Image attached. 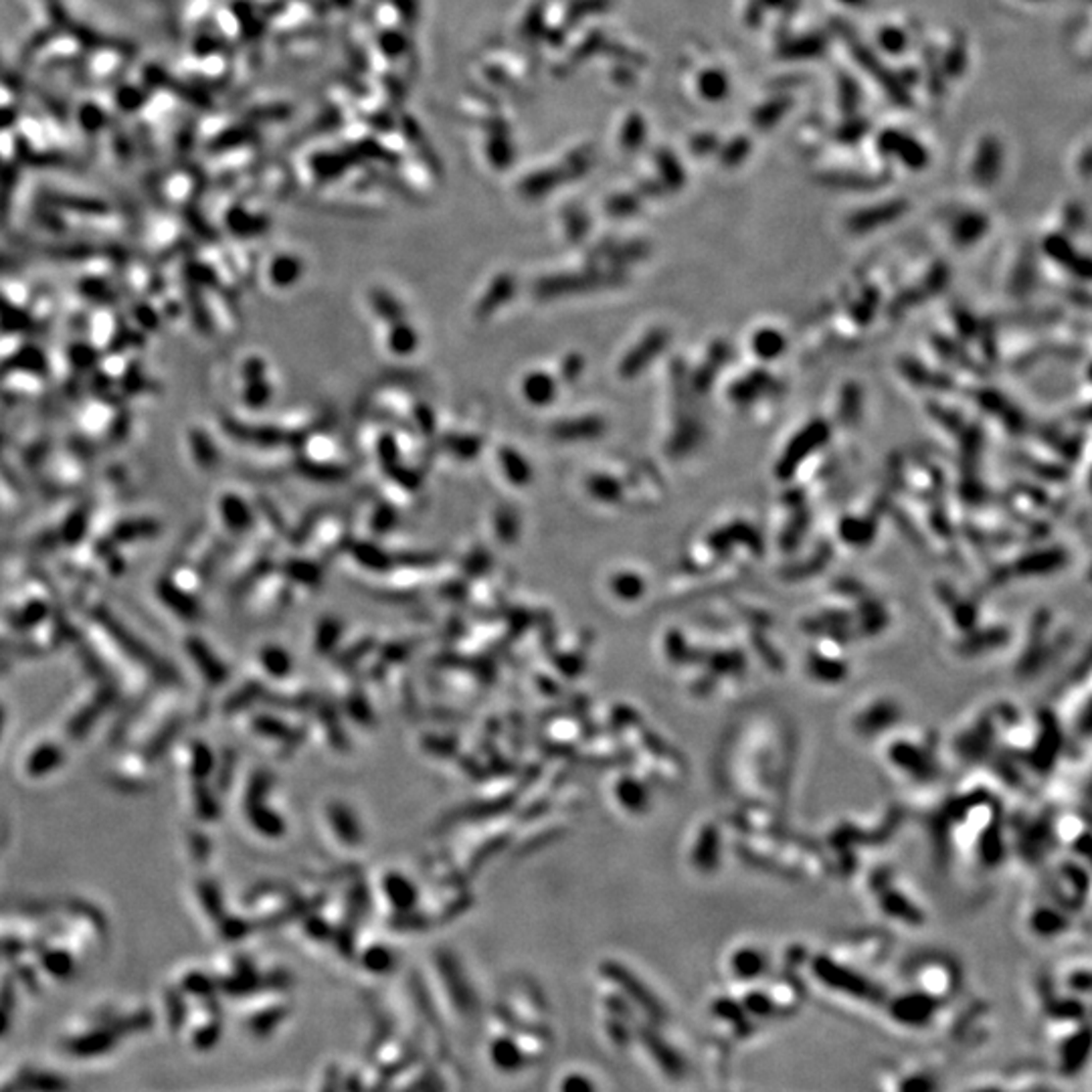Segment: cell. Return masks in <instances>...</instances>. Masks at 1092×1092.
Listing matches in <instances>:
<instances>
[{"mask_svg":"<svg viewBox=\"0 0 1092 1092\" xmlns=\"http://www.w3.org/2000/svg\"><path fill=\"white\" fill-rule=\"evenodd\" d=\"M989 229V221L983 213H963L953 223V237L959 245H971L973 241L981 239Z\"/></svg>","mask_w":1092,"mask_h":1092,"instance_id":"obj_8","label":"cell"},{"mask_svg":"<svg viewBox=\"0 0 1092 1092\" xmlns=\"http://www.w3.org/2000/svg\"><path fill=\"white\" fill-rule=\"evenodd\" d=\"M761 3H763L765 11H785V13H791V11H795V9L801 5V0H761Z\"/></svg>","mask_w":1092,"mask_h":1092,"instance_id":"obj_15","label":"cell"},{"mask_svg":"<svg viewBox=\"0 0 1092 1092\" xmlns=\"http://www.w3.org/2000/svg\"><path fill=\"white\" fill-rule=\"evenodd\" d=\"M719 150H720V163H722V167H726V169H736V167H741V165L745 163V160L749 158V154H751V150H753V144H751V140H749L747 136L741 134V136H734V138H730L728 142L720 144Z\"/></svg>","mask_w":1092,"mask_h":1092,"instance_id":"obj_11","label":"cell"},{"mask_svg":"<svg viewBox=\"0 0 1092 1092\" xmlns=\"http://www.w3.org/2000/svg\"><path fill=\"white\" fill-rule=\"evenodd\" d=\"M1023 3H1042V0H1023Z\"/></svg>","mask_w":1092,"mask_h":1092,"instance_id":"obj_18","label":"cell"},{"mask_svg":"<svg viewBox=\"0 0 1092 1092\" xmlns=\"http://www.w3.org/2000/svg\"><path fill=\"white\" fill-rule=\"evenodd\" d=\"M876 148L882 156L896 160L898 165L909 171H924L930 165L928 148L913 134L901 127H886L876 138Z\"/></svg>","mask_w":1092,"mask_h":1092,"instance_id":"obj_2","label":"cell"},{"mask_svg":"<svg viewBox=\"0 0 1092 1092\" xmlns=\"http://www.w3.org/2000/svg\"><path fill=\"white\" fill-rule=\"evenodd\" d=\"M793 108V100L789 95L781 93L775 95V98L765 100L755 112H753V124L759 127V130L767 132L770 127H775Z\"/></svg>","mask_w":1092,"mask_h":1092,"instance_id":"obj_7","label":"cell"},{"mask_svg":"<svg viewBox=\"0 0 1092 1092\" xmlns=\"http://www.w3.org/2000/svg\"><path fill=\"white\" fill-rule=\"evenodd\" d=\"M907 209L909 203L905 199H892V201L872 205L869 209H860L848 219V229H852L854 233H870L896 219H901L907 213Z\"/></svg>","mask_w":1092,"mask_h":1092,"instance_id":"obj_4","label":"cell"},{"mask_svg":"<svg viewBox=\"0 0 1092 1092\" xmlns=\"http://www.w3.org/2000/svg\"><path fill=\"white\" fill-rule=\"evenodd\" d=\"M565 1092H593V1086L581 1076H571L565 1082Z\"/></svg>","mask_w":1092,"mask_h":1092,"instance_id":"obj_16","label":"cell"},{"mask_svg":"<svg viewBox=\"0 0 1092 1092\" xmlns=\"http://www.w3.org/2000/svg\"><path fill=\"white\" fill-rule=\"evenodd\" d=\"M696 89H698V95L704 102L720 104L730 95L732 83H730L728 74L722 68H709V70H702L698 74Z\"/></svg>","mask_w":1092,"mask_h":1092,"instance_id":"obj_6","label":"cell"},{"mask_svg":"<svg viewBox=\"0 0 1092 1092\" xmlns=\"http://www.w3.org/2000/svg\"><path fill=\"white\" fill-rule=\"evenodd\" d=\"M838 104L842 108V112L846 116H854L858 114V108L862 104V87L860 83L850 77V75H840L838 81Z\"/></svg>","mask_w":1092,"mask_h":1092,"instance_id":"obj_12","label":"cell"},{"mask_svg":"<svg viewBox=\"0 0 1092 1092\" xmlns=\"http://www.w3.org/2000/svg\"><path fill=\"white\" fill-rule=\"evenodd\" d=\"M1004 171V144L998 136L985 134L973 152L971 176L979 186H991L1000 180Z\"/></svg>","mask_w":1092,"mask_h":1092,"instance_id":"obj_3","label":"cell"},{"mask_svg":"<svg viewBox=\"0 0 1092 1092\" xmlns=\"http://www.w3.org/2000/svg\"><path fill=\"white\" fill-rule=\"evenodd\" d=\"M827 49V41L823 35L819 33H808V35H801V37H793L787 39L779 45V57L785 61H810V59H818L825 53Z\"/></svg>","mask_w":1092,"mask_h":1092,"instance_id":"obj_5","label":"cell"},{"mask_svg":"<svg viewBox=\"0 0 1092 1092\" xmlns=\"http://www.w3.org/2000/svg\"><path fill=\"white\" fill-rule=\"evenodd\" d=\"M838 33L844 37V41H846V45H848V49H850L852 57L856 59L858 66L886 91V95L894 104H898V106H911L913 104L909 87L903 85V81L898 79V75L884 66V61H880V57L869 45H864L856 35H852L850 30L842 25L838 26Z\"/></svg>","mask_w":1092,"mask_h":1092,"instance_id":"obj_1","label":"cell"},{"mask_svg":"<svg viewBox=\"0 0 1092 1092\" xmlns=\"http://www.w3.org/2000/svg\"><path fill=\"white\" fill-rule=\"evenodd\" d=\"M720 144H722V142H719V138H717L715 134H706V132H704V134H700V136L694 138V150H696L698 154H713L715 150L720 148Z\"/></svg>","mask_w":1092,"mask_h":1092,"instance_id":"obj_14","label":"cell"},{"mask_svg":"<svg viewBox=\"0 0 1092 1092\" xmlns=\"http://www.w3.org/2000/svg\"><path fill=\"white\" fill-rule=\"evenodd\" d=\"M869 127H870L869 120L858 118V114L848 116L846 122L838 127V138H840L842 142H856V140H860L866 132H869Z\"/></svg>","mask_w":1092,"mask_h":1092,"instance_id":"obj_13","label":"cell"},{"mask_svg":"<svg viewBox=\"0 0 1092 1092\" xmlns=\"http://www.w3.org/2000/svg\"><path fill=\"white\" fill-rule=\"evenodd\" d=\"M941 59V68L945 77L949 79H957L959 75L966 74L968 70V61H969V51H968V41L966 37H955L949 47L947 53Z\"/></svg>","mask_w":1092,"mask_h":1092,"instance_id":"obj_9","label":"cell"},{"mask_svg":"<svg viewBox=\"0 0 1092 1092\" xmlns=\"http://www.w3.org/2000/svg\"><path fill=\"white\" fill-rule=\"evenodd\" d=\"M876 45H878L880 51L898 57V55L907 53V49L911 45V37L903 26L884 25V26L878 28V33H876Z\"/></svg>","mask_w":1092,"mask_h":1092,"instance_id":"obj_10","label":"cell"},{"mask_svg":"<svg viewBox=\"0 0 1092 1092\" xmlns=\"http://www.w3.org/2000/svg\"><path fill=\"white\" fill-rule=\"evenodd\" d=\"M838 3L842 7H848V9H866L872 3V0H838Z\"/></svg>","mask_w":1092,"mask_h":1092,"instance_id":"obj_17","label":"cell"}]
</instances>
